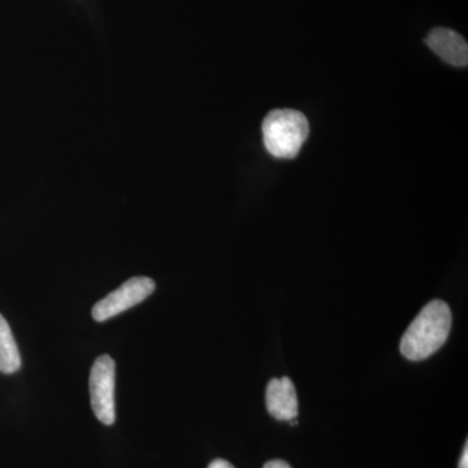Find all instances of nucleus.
Masks as SVG:
<instances>
[{
	"label": "nucleus",
	"instance_id": "f257e3e1",
	"mask_svg": "<svg viewBox=\"0 0 468 468\" xmlns=\"http://www.w3.org/2000/svg\"><path fill=\"white\" fill-rule=\"evenodd\" d=\"M452 320V310L446 302L431 301L403 335L399 345L403 356L419 362L441 349L451 334Z\"/></svg>",
	"mask_w": 468,
	"mask_h": 468
},
{
	"label": "nucleus",
	"instance_id": "f03ea898",
	"mask_svg": "<svg viewBox=\"0 0 468 468\" xmlns=\"http://www.w3.org/2000/svg\"><path fill=\"white\" fill-rule=\"evenodd\" d=\"M263 143L275 158L292 159L300 153L309 138V120L300 111L273 110L261 125Z\"/></svg>",
	"mask_w": 468,
	"mask_h": 468
},
{
	"label": "nucleus",
	"instance_id": "7ed1b4c3",
	"mask_svg": "<svg viewBox=\"0 0 468 468\" xmlns=\"http://www.w3.org/2000/svg\"><path fill=\"white\" fill-rule=\"evenodd\" d=\"M116 366L110 356L104 354L95 360L89 378L91 409L101 423H115V378Z\"/></svg>",
	"mask_w": 468,
	"mask_h": 468
},
{
	"label": "nucleus",
	"instance_id": "20e7f679",
	"mask_svg": "<svg viewBox=\"0 0 468 468\" xmlns=\"http://www.w3.org/2000/svg\"><path fill=\"white\" fill-rule=\"evenodd\" d=\"M155 282L149 277H132L92 307V318L104 322L137 306L153 294Z\"/></svg>",
	"mask_w": 468,
	"mask_h": 468
},
{
	"label": "nucleus",
	"instance_id": "39448f33",
	"mask_svg": "<svg viewBox=\"0 0 468 468\" xmlns=\"http://www.w3.org/2000/svg\"><path fill=\"white\" fill-rule=\"evenodd\" d=\"M428 48L439 55L446 63L454 67H466L468 64V45L466 39L446 27H436L428 34Z\"/></svg>",
	"mask_w": 468,
	"mask_h": 468
},
{
	"label": "nucleus",
	"instance_id": "423d86ee",
	"mask_svg": "<svg viewBox=\"0 0 468 468\" xmlns=\"http://www.w3.org/2000/svg\"><path fill=\"white\" fill-rule=\"evenodd\" d=\"M266 405L268 412L277 420L292 421L297 418V392L291 378H272L268 383Z\"/></svg>",
	"mask_w": 468,
	"mask_h": 468
},
{
	"label": "nucleus",
	"instance_id": "0eeeda50",
	"mask_svg": "<svg viewBox=\"0 0 468 468\" xmlns=\"http://www.w3.org/2000/svg\"><path fill=\"white\" fill-rule=\"evenodd\" d=\"M21 367L20 351L7 320L0 315V372L15 374Z\"/></svg>",
	"mask_w": 468,
	"mask_h": 468
},
{
	"label": "nucleus",
	"instance_id": "6e6552de",
	"mask_svg": "<svg viewBox=\"0 0 468 468\" xmlns=\"http://www.w3.org/2000/svg\"><path fill=\"white\" fill-rule=\"evenodd\" d=\"M264 468H292L289 466L288 463L284 461L275 460V461H270L267 462L266 464H264Z\"/></svg>",
	"mask_w": 468,
	"mask_h": 468
},
{
	"label": "nucleus",
	"instance_id": "1a4fd4ad",
	"mask_svg": "<svg viewBox=\"0 0 468 468\" xmlns=\"http://www.w3.org/2000/svg\"><path fill=\"white\" fill-rule=\"evenodd\" d=\"M208 468H234L228 461L215 460L209 463Z\"/></svg>",
	"mask_w": 468,
	"mask_h": 468
},
{
	"label": "nucleus",
	"instance_id": "9d476101",
	"mask_svg": "<svg viewBox=\"0 0 468 468\" xmlns=\"http://www.w3.org/2000/svg\"><path fill=\"white\" fill-rule=\"evenodd\" d=\"M458 468H468V448L467 443L466 446H464L463 454H462V458L460 461V467Z\"/></svg>",
	"mask_w": 468,
	"mask_h": 468
}]
</instances>
